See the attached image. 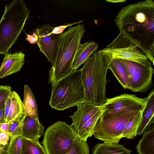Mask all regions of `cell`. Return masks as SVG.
I'll use <instances>...</instances> for the list:
<instances>
[{
	"label": "cell",
	"mask_w": 154,
	"mask_h": 154,
	"mask_svg": "<svg viewBox=\"0 0 154 154\" xmlns=\"http://www.w3.org/2000/svg\"><path fill=\"white\" fill-rule=\"evenodd\" d=\"M114 21L120 31L141 49L154 65V1L146 0L123 7Z\"/></svg>",
	"instance_id": "1"
},
{
	"label": "cell",
	"mask_w": 154,
	"mask_h": 154,
	"mask_svg": "<svg viewBox=\"0 0 154 154\" xmlns=\"http://www.w3.org/2000/svg\"><path fill=\"white\" fill-rule=\"evenodd\" d=\"M113 59L112 56L102 50L96 51L84 64L81 77L85 91V102L95 106L106 102V74Z\"/></svg>",
	"instance_id": "2"
},
{
	"label": "cell",
	"mask_w": 154,
	"mask_h": 154,
	"mask_svg": "<svg viewBox=\"0 0 154 154\" xmlns=\"http://www.w3.org/2000/svg\"><path fill=\"white\" fill-rule=\"evenodd\" d=\"M85 31L84 24H79L60 34L55 61L49 72V83L52 85L75 70L73 61Z\"/></svg>",
	"instance_id": "3"
},
{
	"label": "cell",
	"mask_w": 154,
	"mask_h": 154,
	"mask_svg": "<svg viewBox=\"0 0 154 154\" xmlns=\"http://www.w3.org/2000/svg\"><path fill=\"white\" fill-rule=\"evenodd\" d=\"M30 10L23 0L7 4L0 20V54L5 55L22 32Z\"/></svg>",
	"instance_id": "4"
},
{
	"label": "cell",
	"mask_w": 154,
	"mask_h": 154,
	"mask_svg": "<svg viewBox=\"0 0 154 154\" xmlns=\"http://www.w3.org/2000/svg\"><path fill=\"white\" fill-rule=\"evenodd\" d=\"M81 75V69L75 70L52 85L49 103L52 108L63 110L84 101Z\"/></svg>",
	"instance_id": "5"
},
{
	"label": "cell",
	"mask_w": 154,
	"mask_h": 154,
	"mask_svg": "<svg viewBox=\"0 0 154 154\" xmlns=\"http://www.w3.org/2000/svg\"><path fill=\"white\" fill-rule=\"evenodd\" d=\"M140 112L121 111L109 113L103 111L94 127V137L106 143H118L128 122Z\"/></svg>",
	"instance_id": "6"
},
{
	"label": "cell",
	"mask_w": 154,
	"mask_h": 154,
	"mask_svg": "<svg viewBox=\"0 0 154 154\" xmlns=\"http://www.w3.org/2000/svg\"><path fill=\"white\" fill-rule=\"evenodd\" d=\"M77 138L72 125L58 121L46 129L42 143L46 154H66Z\"/></svg>",
	"instance_id": "7"
},
{
	"label": "cell",
	"mask_w": 154,
	"mask_h": 154,
	"mask_svg": "<svg viewBox=\"0 0 154 154\" xmlns=\"http://www.w3.org/2000/svg\"><path fill=\"white\" fill-rule=\"evenodd\" d=\"M102 50L113 58L134 62L147 67L152 63L143 50L120 31L118 35Z\"/></svg>",
	"instance_id": "8"
},
{
	"label": "cell",
	"mask_w": 154,
	"mask_h": 154,
	"mask_svg": "<svg viewBox=\"0 0 154 154\" xmlns=\"http://www.w3.org/2000/svg\"><path fill=\"white\" fill-rule=\"evenodd\" d=\"M126 68L131 82L130 90L135 92H145L151 85L154 69L137 63L119 59Z\"/></svg>",
	"instance_id": "9"
},
{
	"label": "cell",
	"mask_w": 154,
	"mask_h": 154,
	"mask_svg": "<svg viewBox=\"0 0 154 154\" xmlns=\"http://www.w3.org/2000/svg\"><path fill=\"white\" fill-rule=\"evenodd\" d=\"M146 98H142L126 93L107 98L102 106L103 111L109 113L118 112H141L146 103Z\"/></svg>",
	"instance_id": "10"
},
{
	"label": "cell",
	"mask_w": 154,
	"mask_h": 154,
	"mask_svg": "<svg viewBox=\"0 0 154 154\" xmlns=\"http://www.w3.org/2000/svg\"><path fill=\"white\" fill-rule=\"evenodd\" d=\"M53 28L49 24H45L38 27L35 31L38 37L37 44L40 51L52 65L56 59L60 35L51 33Z\"/></svg>",
	"instance_id": "11"
},
{
	"label": "cell",
	"mask_w": 154,
	"mask_h": 154,
	"mask_svg": "<svg viewBox=\"0 0 154 154\" xmlns=\"http://www.w3.org/2000/svg\"><path fill=\"white\" fill-rule=\"evenodd\" d=\"M77 109L69 117L72 120L71 125L77 133L83 125L90 119L102 107L95 106L84 101L77 106Z\"/></svg>",
	"instance_id": "12"
},
{
	"label": "cell",
	"mask_w": 154,
	"mask_h": 154,
	"mask_svg": "<svg viewBox=\"0 0 154 154\" xmlns=\"http://www.w3.org/2000/svg\"><path fill=\"white\" fill-rule=\"evenodd\" d=\"M25 56L22 51L5 55L0 66V78L5 77L19 71L24 64Z\"/></svg>",
	"instance_id": "13"
},
{
	"label": "cell",
	"mask_w": 154,
	"mask_h": 154,
	"mask_svg": "<svg viewBox=\"0 0 154 154\" xmlns=\"http://www.w3.org/2000/svg\"><path fill=\"white\" fill-rule=\"evenodd\" d=\"M44 130V127L38 119L26 115L21 124L18 135L24 138L38 141Z\"/></svg>",
	"instance_id": "14"
},
{
	"label": "cell",
	"mask_w": 154,
	"mask_h": 154,
	"mask_svg": "<svg viewBox=\"0 0 154 154\" xmlns=\"http://www.w3.org/2000/svg\"><path fill=\"white\" fill-rule=\"evenodd\" d=\"M154 90L149 92L146 97V103L142 111V118L137 135L143 134L154 123Z\"/></svg>",
	"instance_id": "15"
},
{
	"label": "cell",
	"mask_w": 154,
	"mask_h": 154,
	"mask_svg": "<svg viewBox=\"0 0 154 154\" xmlns=\"http://www.w3.org/2000/svg\"><path fill=\"white\" fill-rule=\"evenodd\" d=\"M98 45L95 41L87 42L80 43L75 54L73 61L72 67L76 70L84 63L95 51H97Z\"/></svg>",
	"instance_id": "16"
},
{
	"label": "cell",
	"mask_w": 154,
	"mask_h": 154,
	"mask_svg": "<svg viewBox=\"0 0 154 154\" xmlns=\"http://www.w3.org/2000/svg\"><path fill=\"white\" fill-rule=\"evenodd\" d=\"M123 88L130 90L131 82L129 74L125 66L116 58H113L108 67Z\"/></svg>",
	"instance_id": "17"
},
{
	"label": "cell",
	"mask_w": 154,
	"mask_h": 154,
	"mask_svg": "<svg viewBox=\"0 0 154 154\" xmlns=\"http://www.w3.org/2000/svg\"><path fill=\"white\" fill-rule=\"evenodd\" d=\"M138 154H154V125H153L143 134L136 145Z\"/></svg>",
	"instance_id": "18"
},
{
	"label": "cell",
	"mask_w": 154,
	"mask_h": 154,
	"mask_svg": "<svg viewBox=\"0 0 154 154\" xmlns=\"http://www.w3.org/2000/svg\"><path fill=\"white\" fill-rule=\"evenodd\" d=\"M132 151L123 145L115 143H98L94 146L91 154H131Z\"/></svg>",
	"instance_id": "19"
},
{
	"label": "cell",
	"mask_w": 154,
	"mask_h": 154,
	"mask_svg": "<svg viewBox=\"0 0 154 154\" xmlns=\"http://www.w3.org/2000/svg\"><path fill=\"white\" fill-rule=\"evenodd\" d=\"M23 105L26 115L38 119L36 100L29 87L27 85L24 86V99Z\"/></svg>",
	"instance_id": "20"
},
{
	"label": "cell",
	"mask_w": 154,
	"mask_h": 154,
	"mask_svg": "<svg viewBox=\"0 0 154 154\" xmlns=\"http://www.w3.org/2000/svg\"><path fill=\"white\" fill-rule=\"evenodd\" d=\"M11 102L8 115L4 123H9L20 115L26 113L20 97L15 91L11 93Z\"/></svg>",
	"instance_id": "21"
},
{
	"label": "cell",
	"mask_w": 154,
	"mask_h": 154,
	"mask_svg": "<svg viewBox=\"0 0 154 154\" xmlns=\"http://www.w3.org/2000/svg\"><path fill=\"white\" fill-rule=\"evenodd\" d=\"M102 112L101 108L90 119L87 121L77 133V137L80 139L87 141L89 137L94 133V130L95 124Z\"/></svg>",
	"instance_id": "22"
},
{
	"label": "cell",
	"mask_w": 154,
	"mask_h": 154,
	"mask_svg": "<svg viewBox=\"0 0 154 154\" xmlns=\"http://www.w3.org/2000/svg\"><path fill=\"white\" fill-rule=\"evenodd\" d=\"M142 118V111L130 119L127 124L122 133L123 137L134 139L137 132Z\"/></svg>",
	"instance_id": "23"
},
{
	"label": "cell",
	"mask_w": 154,
	"mask_h": 154,
	"mask_svg": "<svg viewBox=\"0 0 154 154\" xmlns=\"http://www.w3.org/2000/svg\"><path fill=\"white\" fill-rule=\"evenodd\" d=\"M21 154H46L39 141L23 138Z\"/></svg>",
	"instance_id": "24"
},
{
	"label": "cell",
	"mask_w": 154,
	"mask_h": 154,
	"mask_svg": "<svg viewBox=\"0 0 154 154\" xmlns=\"http://www.w3.org/2000/svg\"><path fill=\"white\" fill-rule=\"evenodd\" d=\"M23 138L17 135L11 138L6 151L8 154H21Z\"/></svg>",
	"instance_id": "25"
},
{
	"label": "cell",
	"mask_w": 154,
	"mask_h": 154,
	"mask_svg": "<svg viewBox=\"0 0 154 154\" xmlns=\"http://www.w3.org/2000/svg\"><path fill=\"white\" fill-rule=\"evenodd\" d=\"M66 154H89V148L87 141L77 137L70 151Z\"/></svg>",
	"instance_id": "26"
},
{
	"label": "cell",
	"mask_w": 154,
	"mask_h": 154,
	"mask_svg": "<svg viewBox=\"0 0 154 154\" xmlns=\"http://www.w3.org/2000/svg\"><path fill=\"white\" fill-rule=\"evenodd\" d=\"M26 115V113H22L9 123L8 133L11 138L18 135L21 124Z\"/></svg>",
	"instance_id": "27"
},
{
	"label": "cell",
	"mask_w": 154,
	"mask_h": 154,
	"mask_svg": "<svg viewBox=\"0 0 154 154\" xmlns=\"http://www.w3.org/2000/svg\"><path fill=\"white\" fill-rule=\"evenodd\" d=\"M12 91L11 87L9 86H0V107L5 103L6 100Z\"/></svg>",
	"instance_id": "28"
},
{
	"label": "cell",
	"mask_w": 154,
	"mask_h": 154,
	"mask_svg": "<svg viewBox=\"0 0 154 154\" xmlns=\"http://www.w3.org/2000/svg\"><path fill=\"white\" fill-rule=\"evenodd\" d=\"M83 20L76 22L74 23L64 24L63 25L60 26L54 27L51 33L53 34H60L63 32L64 29L67 27L72 26L75 24H80Z\"/></svg>",
	"instance_id": "29"
},
{
	"label": "cell",
	"mask_w": 154,
	"mask_h": 154,
	"mask_svg": "<svg viewBox=\"0 0 154 154\" xmlns=\"http://www.w3.org/2000/svg\"><path fill=\"white\" fill-rule=\"evenodd\" d=\"M9 134L8 133L5 132H0V146L4 148L8 145L10 138Z\"/></svg>",
	"instance_id": "30"
},
{
	"label": "cell",
	"mask_w": 154,
	"mask_h": 154,
	"mask_svg": "<svg viewBox=\"0 0 154 154\" xmlns=\"http://www.w3.org/2000/svg\"><path fill=\"white\" fill-rule=\"evenodd\" d=\"M26 40L28 41L30 44H35L37 43L38 40V37L35 32L33 33L32 35L26 33Z\"/></svg>",
	"instance_id": "31"
},
{
	"label": "cell",
	"mask_w": 154,
	"mask_h": 154,
	"mask_svg": "<svg viewBox=\"0 0 154 154\" xmlns=\"http://www.w3.org/2000/svg\"><path fill=\"white\" fill-rule=\"evenodd\" d=\"M11 102V94L6 100L5 104V120L8 115Z\"/></svg>",
	"instance_id": "32"
},
{
	"label": "cell",
	"mask_w": 154,
	"mask_h": 154,
	"mask_svg": "<svg viewBox=\"0 0 154 154\" xmlns=\"http://www.w3.org/2000/svg\"><path fill=\"white\" fill-rule=\"evenodd\" d=\"M5 103L0 107V124L4 123L5 120Z\"/></svg>",
	"instance_id": "33"
},
{
	"label": "cell",
	"mask_w": 154,
	"mask_h": 154,
	"mask_svg": "<svg viewBox=\"0 0 154 154\" xmlns=\"http://www.w3.org/2000/svg\"><path fill=\"white\" fill-rule=\"evenodd\" d=\"M9 123H3L0 124V131L5 132L8 133L9 129Z\"/></svg>",
	"instance_id": "34"
},
{
	"label": "cell",
	"mask_w": 154,
	"mask_h": 154,
	"mask_svg": "<svg viewBox=\"0 0 154 154\" xmlns=\"http://www.w3.org/2000/svg\"><path fill=\"white\" fill-rule=\"evenodd\" d=\"M106 1L112 3H123L127 1V0H106Z\"/></svg>",
	"instance_id": "35"
},
{
	"label": "cell",
	"mask_w": 154,
	"mask_h": 154,
	"mask_svg": "<svg viewBox=\"0 0 154 154\" xmlns=\"http://www.w3.org/2000/svg\"><path fill=\"white\" fill-rule=\"evenodd\" d=\"M4 148L2 146H0V154H2L4 150Z\"/></svg>",
	"instance_id": "36"
},
{
	"label": "cell",
	"mask_w": 154,
	"mask_h": 154,
	"mask_svg": "<svg viewBox=\"0 0 154 154\" xmlns=\"http://www.w3.org/2000/svg\"><path fill=\"white\" fill-rule=\"evenodd\" d=\"M2 154H8L6 151V150H5V149H4Z\"/></svg>",
	"instance_id": "37"
},
{
	"label": "cell",
	"mask_w": 154,
	"mask_h": 154,
	"mask_svg": "<svg viewBox=\"0 0 154 154\" xmlns=\"http://www.w3.org/2000/svg\"></svg>",
	"instance_id": "38"
}]
</instances>
